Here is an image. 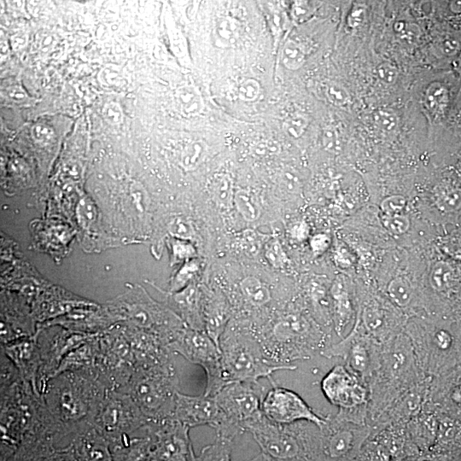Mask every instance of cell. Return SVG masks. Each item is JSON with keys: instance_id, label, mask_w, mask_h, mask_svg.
<instances>
[{"instance_id": "obj_1", "label": "cell", "mask_w": 461, "mask_h": 461, "mask_svg": "<svg viewBox=\"0 0 461 461\" xmlns=\"http://www.w3.org/2000/svg\"><path fill=\"white\" fill-rule=\"evenodd\" d=\"M360 438L366 453L377 461H397L409 451L403 429L381 414H372L359 426Z\"/></svg>"}, {"instance_id": "obj_2", "label": "cell", "mask_w": 461, "mask_h": 461, "mask_svg": "<svg viewBox=\"0 0 461 461\" xmlns=\"http://www.w3.org/2000/svg\"><path fill=\"white\" fill-rule=\"evenodd\" d=\"M360 41L348 26H335L327 32L321 44V59L330 71H346L359 57Z\"/></svg>"}, {"instance_id": "obj_3", "label": "cell", "mask_w": 461, "mask_h": 461, "mask_svg": "<svg viewBox=\"0 0 461 461\" xmlns=\"http://www.w3.org/2000/svg\"><path fill=\"white\" fill-rule=\"evenodd\" d=\"M350 306L355 317L369 332L381 333L390 327V309L375 288L366 285L355 287L351 290Z\"/></svg>"}, {"instance_id": "obj_4", "label": "cell", "mask_w": 461, "mask_h": 461, "mask_svg": "<svg viewBox=\"0 0 461 461\" xmlns=\"http://www.w3.org/2000/svg\"><path fill=\"white\" fill-rule=\"evenodd\" d=\"M459 90V81L453 68L441 60H432L421 77V93L433 105H446L453 102Z\"/></svg>"}, {"instance_id": "obj_5", "label": "cell", "mask_w": 461, "mask_h": 461, "mask_svg": "<svg viewBox=\"0 0 461 461\" xmlns=\"http://www.w3.org/2000/svg\"><path fill=\"white\" fill-rule=\"evenodd\" d=\"M312 229V220L304 211L291 212L282 218L272 235L273 248L280 254H293L304 244Z\"/></svg>"}, {"instance_id": "obj_6", "label": "cell", "mask_w": 461, "mask_h": 461, "mask_svg": "<svg viewBox=\"0 0 461 461\" xmlns=\"http://www.w3.org/2000/svg\"><path fill=\"white\" fill-rule=\"evenodd\" d=\"M263 461H304L305 442L295 429L284 427L259 444Z\"/></svg>"}, {"instance_id": "obj_7", "label": "cell", "mask_w": 461, "mask_h": 461, "mask_svg": "<svg viewBox=\"0 0 461 461\" xmlns=\"http://www.w3.org/2000/svg\"><path fill=\"white\" fill-rule=\"evenodd\" d=\"M299 393L293 387L278 393L275 402H272L269 408L267 409L263 420L258 426V436L267 438L286 427L285 423H286L287 418L299 405Z\"/></svg>"}, {"instance_id": "obj_8", "label": "cell", "mask_w": 461, "mask_h": 461, "mask_svg": "<svg viewBox=\"0 0 461 461\" xmlns=\"http://www.w3.org/2000/svg\"><path fill=\"white\" fill-rule=\"evenodd\" d=\"M269 151L278 167L285 171H297L304 165V148L294 132L273 133L269 139Z\"/></svg>"}, {"instance_id": "obj_9", "label": "cell", "mask_w": 461, "mask_h": 461, "mask_svg": "<svg viewBox=\"0 0 461 461\" xmlns=\"http://www.w3.org/2000/svg\"><path fill=\"white\" fill-rule=\"evenodd\" d=\"M397 387L402 395L412 402H421L429 395V384L420 360L415 357L406 359L397 372Z\"/></svg>"}, {"instance_id": "obj_10", "label": "cell", "mask_w": 461, "mask_h": 461, "mask_svg": "<svg viewBox=\"0 0 461 461\" xmlns=\"http://www.w3.org/2000/svg\"><path fill=\"white\" fill-rule=\"evenodd\" d=\"M321 293L324 304L335 312H342L350 305L351 291L348 290L346 271L335 266L324 273L321 281Z\"/></svg>"}, {"instance_id": "obj_11", "label": "cell", "mask_w": 461, "mask_h": 461, "mask_svg": "<svg viewBox=\"0 0 461 461\" xmlns=\"http://www.w3.org/2000/svg\"><path fill=\"white\" fill-rule=\"evenodd\" d=\"M258 387L260 393H282L294 384V373L288 366L275 359H263L257 364Z\"/></svg>"}, {"instance_id": "obj_12", "label": "cell", "mask_w": 461, "mask_h": 461, "mask_svg": "<svg viewBox=\"0 0 461 461\" xmlns=\"http://www.w3.org/2000/svg\"><path fill=\"white\" fill-rule=\"evenodd\" d=\"M391 139L390 124L382 118H372L360 127L357 144L368 153H379L387 148Z\"/></svg>"}, {"instance_id": "obj_13", "label": "cell", "mask_w": 461, "mask_h": 461, "mask_svg": "<svg viewBox=\"0 0 461 461\" xmlns=\"http://www.w3.org/2000/svg\"><path fill=\"white\" fill-rule=\"evenodd\" d=\"M461 180L454 173L446 172L436 176L427 185V195L437 206L446 208L455 202L459 195Z\"/></svg>"}, {"instance_id": "obj_14", "label": "cell", "mask_w": 461, "mask_h": 461, "mask_svg": "<svg viewBox=\"0 0 461 461\" xmlns=\"http://www.w3.org/2000/svg\"><path fill=\"white\" fill-rule=\"evenodd\" d=\"M258 353L271 357L273 359H285L290 354V344L286 338L277 330L267 329L260 330L256 338Z\"/></svg>"}, {"instance_id": "obj_15", "label": "cell", "mask_w": 461, "mask_h": 461, "mask_svg": "<svg viewBox=\"0 0 461 461\" xmlns=\"http://www.w3.org/2000/svg\"><path fill=\"white\" fill-rule=\"evenodd\" d=\"M304 461H348V456L336 442L317 439L305 444Z\"/></svg>"}]
</instances>
